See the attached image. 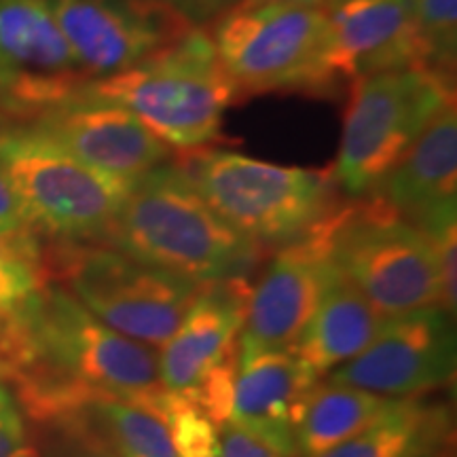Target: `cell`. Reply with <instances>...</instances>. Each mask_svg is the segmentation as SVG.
<instances>
[{"instance_id":"obj_1","label":"cell","mask_w":457,"mask_h":457,"mask_svg":"<svg viewBox=\"0 0 457 457\" xmlns=\"http://www.w3.org/2000/svg\"><path fill=\"white\" fill-rule=\"evenodd\" d=\"M0 369L21 411L45 428L100 398L163 421L171 396L151 347L106 327L51 279L0 337Z\"/></svg>"},{"instance_id":"obj_2","label":"cell","mask_w":457,"mask_h":457,"mask_svg":"<svg viewBox=\"0 0 457 457\" xmlns=\"http://www.w3.org/2000/svg\"><path fill=\"white\" fill-rule=\"evenodd\" d=\"M104 244L195 284L248 278L262 253L204 202L180 165L165 163L131 185Z\"/></svg>"},{"instance_id":"obj_3","label":"cell","mask_w":457,"mask_h":457,"mask_svg":"<svg viewBox=\"0 0 457 457\" xmlns=\"http://www.w3.org/2000/svg\"><path fill=\"white\" fill-rule=\"evenodd\" d=\"M83 89L123 106L165 146L185 151L219 140L237 98L205 28H191L148 60Z\"/></svg>"},{"instance_id":"obj_4","label":"cell","mask_w":457,"mask_h":457,"mask_svg":"<svg viewBox=\"0 0 457 457\" xmlns=\"http://www.w3.org/2000/svg\"><path fill=\"white\" fill-rule=\"evenodd\" d=\"M204 202L250 242L282 248L337 208L330 171L290 168L233 151H199L180 165Z\"/></svg>"},{"instance_id":"obj_5","label":"cell","mask_w":457,"mask_h":457,"mask_svg":"<svg viewBox=\"0 0 457 457\" xmlns=\"http://www.w3.org/2000/svg\"><path fill=\"white\" fill-rule=\"evenodd\" d=\"M0 171L32 231L57 244H104L131 188L79 162L28 121L0 125Z\"/></svg>"},{"instance_id":"obj_6","label":"cell","mask_w":457,"mask_h":457,"mask_svg":"<svg viewBox=\"0 0 457 457\" xmlns=\"http://www.w3.org/2000/svg\"><path fill=\"white\" fill-rule=\"evenodd\" d=\"M449 74L398 68L353 79L330 179L353 199L377 193L426 125L453 102Z\"/></svg>"},{"instance_id":"obj_7","label":"cell","mask_w":457,"mask_h":457,"mask_svg":"<svg viewBox=\"0 0 457 457\" xmlns=\"http://www.w3.org/2000/svg\"><path fill=\"white\" fill-rule=\"evenodd\" d=\"M237 96L324 94L339 81L322 7L242 3L210 34Z\"/></svg>"},{"instance_id":"obj_8","label":"cell","mask_w":457,"mask_h":457,"mask_svg":"<svg viewBox=\"0 0 457 457\" xmlns=\"http://www.w3.org/2000/svg\"><path fill=\"white\" fill-rule=\"evenodd\" d=\"M330 261L384 318L441 307V278L430 237L379 195L337 205Z\"/></svg>"},{"instance_id":"obj_9","label":"cell","mask_w":457,"mask_h":457,"mask_svg":"<svg viewBox=\"0 0 457 457\" xmlns=\"http://www.w3.org/2000/svg\"><path fill=\"white\" fill-rule=\"evenodd\" d=\"M45 273L100 322L145 345L174 335L202 286L106 244H57L45 254Z\"/></svg>"},{"instance_id":"obj_10","label":"cell","mask_w":457,"mask_h":457,"mask_svg":"<svg viewBox=\"0 0 457 457\" xmlns=\"http://www.w3.org/2000/svg\"><path fill=\"white\" fill-rule=\"evenodd\" d=\"M87 83L47 0H0V108L30 119Z\"/></svg>"},{"instance_id":"obj_11","label":"cell","mask_w":457,"mask_h":457,"mask_svg":"<svg viewBox=\"0 0 457 457\" xmlns=\"http://www.w3.org/2000/svg\"><path fill=\"white\" fill-rule=\"evenodd\" d=\"M455 324L443 307L386 318L373 343L330 381L379 396L409 398L447 386L455 375Z\"/></svg>"},{"instance_id":"obj_12","label":"cell","mask_w":457,"mask_h":457,"mask_svg":"<svg viewBox=\"0 0 457 457\" xmlns=\"http://www.w3.org/2000/svg\"><path fill=\"white\" fill-rule=\"evenodd\" d=\"M335 212V210H333ZM333 212L307 236L286 244L250 288L239 358L256 352L293 350L322 299L330 276Z\"/></svg>"},{"instance_id":"obj_13","label":"cell","mask_w":457,"mask_h":457,"mask_svg":"<svg viewBox=\"0 0 457 457\" xmlns=\"http://www.w3.org/2000/svg\"><path fill=\"white\" fill-rule=\"evenodd\" d=\"M89 81L140 64L193 26L151 0H47Z\"/></svg>"},{"instance_id":"obj_14","label":"cell","mask_w":457,"mask_h":457,"mask_svg":"<svg viewBox=\"0 0 457 457\" xmlns=\"http://www.w3.org/2000/svg\"><path fill=\"white\" fill-rule=\"evenodd\" d=\"M28 123L79 162L129 185L170 157V146L134 114L85 89L34 114Z\"/></svg>"},{"instance_id":"obj_15","label":"cell","mask_w":457,"mask_h":457,"mask_svg":"<svg viewBox=\"0 0 457 457\" xmlns=\"http://www.w3.org/2000/svg\"><path fill=\"white\" fill-rule=\"evenodd\" d=\"M320 375L293 350L256 352L239 358L231 424L282 457H299L296 430Z\"/></svg>"},{"instance_id":"obj_16","label":"cell","mask_w":457,"mask_h":457,"mask_svg":"<svg viewBox=\"0 0 457 457\" xmlns=\"http://www.w3.org/2000/svg\"><path fill=\"white\" fill-rule=\"evenodd\" d=\"M250 288L248 278L199 286L185 318L157 358L165 390L187 396L216 364L237 352Z\"/></svg>"},{"instance_id":"obj_17","label":"cell","mask_w":457,"mask_h":457,"mask_svg":"<svg viewBox=\"0 0 457 457\" xmlns=\"http://www.w3.org/2000/svg\"><path fill=\"white\" fill-rule=\"evenodd\" d=\"M322 9L337 79L424 68L413 34V0H328Z\"/></svg>"},{"instance_id":"obj_18","label":"cell","mask_w":457,"mask_h":457,"mask_svg":"<svg viewBox=\"0 0 457 457\" xmlns=\"http://www.w3.org/2000/svg\"><path fill=\"white\" fill-rule=\"evenodd\" d=\"M373 195H379L398 216L426 228L455 214L457 195V111L449 102L394 165Z\"/></svg>"},{"instance_id":"obj_19","label":"cell","mask_w":457,"mask_h":457,"mask_svg":"<svg viewBox=\"0 0 457 457\" xmlns=\"http://www.w3.org/2000/svg\"><path fill=\"white\" fill-rule=\"evenodd\" d=\"M384 322L367 296L333 265L322 299L293 352L313 373L324 375L367 350Z\"/></svg>"},{"instance_id":"obj_20","label":"cell","mask_w":457,"mask_h":457,"mask_svg":"<svg viewBox=\"0 0 457 457\" xmlns=\"http://www.w3.org/2000/svg\"><path fill=\"white\" fill-rule=\"evenodd\" d=\"M392 400L335 381L318 384L296 430V451L301 457L327 453L367 430Z\"/></svg>"},{"instance_id":"obj_21","label":"cell","mask_w":457,"mask_h":457,"mask_svg":"<svg viewBox=\"0 0 457 457\" xmlns=\"http://www.w3.org/2000/svg\"><path fill=\"white\" fill-rule=\"evenodd\" d=\"M66 420L81 421L119 457H179L168 426L157 415L125 400H94Z\"/></svg>"},{"instance_id":"obj_22","label":"cell","mask_w":457,"mask_h":457,"mask_svg":"<svg viewBox=\"0 0 457 457\" xmlns=\"http://www.w3.org/2000/svg\"><path fill=\"white\" fill-rule=\"evenodd\" d=\"M428 407L430 403L417 396L394 398L367 430L318 457H398L413 441Z\"/></svg>"},{"instance_id":"obj_23","label":"cell","mask_w":457,"mask_h":457,"mask_svg":"<svg viewBox=\"0 0 457 457\" xmlns=\"http://www.w3.org/2000/svg\"><path fill=\"white\" fill-rule=\"evenodd\" d=\"M413 34L421 66L449 74L455 64L457 0H413Z\"/></svg>"},{"instance_id":"obj_24","label":"cell","mask_w":457,"mask_h":457,"mask_svg":"<svg viewBox=\"0 0 457 457\" xmlns=\"http://www.w3.org/2000/svg\"><path fill=\"white\" fill-rule=\"evenodd\" d=\"M163 424L168 426L179 457H214L220 453L219 428L185 396L171 394Z\"/></svg>"},{"instance_id":"obj_25","label":"cell","mask_w":457,"mask_h":457,"mask_svg":"<svg viewBox=\"0 0 457 457\" xmlns=\"http://www.w3.org/2000/svg\"><path fill=\"white\" fill-rule=\"evenodd\" d=\"M239 364V352H233L222 362L210 370L199 384L187 394L202 413L208 417L216 428H222L231 420L233 390H236V375Z\"/></svg>"},{"instance_id":"obj_26","label":"cell","mask_w":457,"mask_h":457,"mask_svg":"<svg viewBox=\"0 0 457 457\" xmlns=\"http://www.w3.org/2000/svg\"><path fill=\"white\" fill-rule=\"evenodd\" d=\"M45 284H47V273L37 267L0 271V337L7 333L11 324L20 318L24 307Z\"/></svg>"},{"instance_id":"obj_27","label":"cell","mask_w":457,"mask_h":457,"mask_svg":"<svg viewBox=\"0 0 457 457\" xmlns=\"http://www.w3.org/2000/svg\"><path fill=\"white\" fill-rule=\"evenodd\" d=\"M455 428L445 404H430L420 430L398 457H453Z\"/></svg>"},{"instance_id":"obj_28","label":"cell","mask_w":457,"mask_h":457,"mask_svg":"<svg viewBox=\"0 0 457 457\" xmlns=\"http://www.w3.org/2000/svg\"><path fill=\"white\" fill-rule=\"evenodd\" d=\"M0 457H41L30 441L24 411L9 384L0 379Z\"/></svg>"},{"instance_id":"obj_29","label":"cell","mask_w":457,"mask_h":457,"mask_svg":"<svg viewBox=\"0 0 457 457\" xmlns=\"http://www.w3.org/2000/svg\"><path fill=\"white\" fill-rule=\"evenodd\" d=\"M47 428L51 430L49 457H119L81 421L64 420Z\"/></svg>"},{"instance_id":"obj_30","label":"cell","mask_w":457,"mask_h":457,"mask_svg":"<svg viewBox=\"0 0 457 457\" xmlns=\"http://www.w3.org/2000/svg\"><path fill=\"white\" fill-rule=\"evenodd\" d=\"M185 24L193 28H205L216 24L220 17L233 11L244 0H151Z\"/></svg>"},{"instance_id":"obj_31","label":"cell","mask_w":457,"mask_h":457,"mask_svg":"<svg viewBox=\"0 0 457 457\" xmlns=\"http://www.w3.org/2000/svg\"><path fill=\"white\" fill-rule=\"evenodd\" d=\"M37 267L45 270V250L34 233H0V271Z\"/></svg>"},{"instance_id":"obj_32","label":"cell","mask_w":457,"mask_h":457,"mask_svg":"<svg viewBox=\"0 0 457 457\" xmlns=\"http://www.w3.org/2000/svg\"><path fill=\"white\" fill-rule=\"evenodd\" d=\"M219 441L222 457H282L270 445L259 441L253 434L231 424V421L219 428Z\"/></svg>"},{"instance_id":"obj_33","label":"cell","mask_w":457,"mask_h":457,"mask_svg":"<svg viewBox=\"0 0 457 457\" xmlns=\"http://www.w3.org/2000/svg\"><path fill=\"white\" fill-rule=\"evenodd\" d=\"M0 233L15 236V233H34L28 216L24 212L20 197L15 195L13 187L0 171ZM37 236V233H34Z\"/></svg>"},{"instance_id":"obj_34","label":"cell","mask_w":457,"mask_h":457,"mask_svg":"<svg viewBox=\"0 0 457 457\" xmlns=\"http://www.w3.org/2000/svg\"><path fill=\"white\" fill-rule=\"evenodd\" d=\"M244 3H273V4H301V7H324L328 0H244Z\"/></svg>"},{"instance_id":"obj_35","label":"cell","mask_w":457,"mask_h":457,"mask_svg":"<svg viewBox=\"0 0 457 457\" xmlns=\"http://www.w3.org/2000/svg\"><path fill=\"white\" fill-rule=\"evenodd\" d=\"M0 379H3V373H0Z\"/></svg>"}]
</instances>
